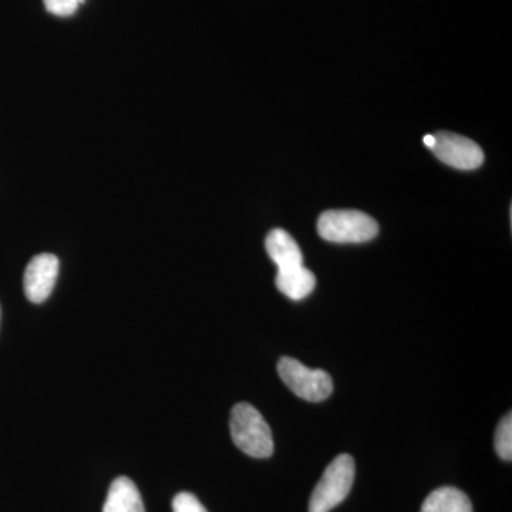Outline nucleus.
Segmentation results:
<instances>
[{
	"mask_svg": "<svg viewBox=\"0 0 512 512\" xmlns=\"http://www.w3.org/2000/svg\"><path fill=\"white\" fill-rule=\"evenodd\" d=\"M275 282L276 288L292 301H302L315 291L316 286L315 275L303 265L278 271Z\"/></svg>",
	"mask_w": 512,
	"mask_h": 512,
	"instance_id": "9",
	"label": "nucleus"
},
{
	"mask_svg": "<svg viewBox=\"0 0 512 512\" xmlns=\"http://www.w3.org/2000/svg\"><path fill=\"white\" fill-rule=\"evenodd\" d=\"M424 144H426L427 147L433 146L434 143V136L433 134H427V136H424L423 138Z\"/></svg>",
	"mask_w": 512,
	"mask_h": 512,
	"instance_id": "14",
	"label": "nucleus"
},
{
	"mask_svg": "<svg viewBox=\"0 0 512 512\" xmlns=\"http://www.w3.org/2000/svg\"><path fill=\"white\" fill-rule=\"evenodd\" d=\"M278 373L288 389L306 402H325L333 392V380L328 372L309 369L293 357L279 360Z\"/></svg>",
	"mask_w": 512,
	"mask_h": 512,
	"instance_id": "4",
	"label": "nucleus"
},
{
	"mask_svg": "<svg viewBox=\"0 0 512 512\" xmlns=\"http://www.w3.org/2000/svg\"><path fill=\"white\" fill-rule=\"evenodd\" d=\"M266 251L278 265V271L303 265V255L298 242L285 229L276 228L266 237Z\"/></svg>",
	"mask_w": 512,
	"mask_h": 512,
	"instance_id": "7",
	"label": "nucleus"
},
{
	"mask_svg": "<svg viewBox=\"0 0 512 512\" xmlns=\"http://www.w3.org/2000/svg\"><path fill=\"white\" fill-rule=\"evenodd\" d=\"M46 10L59 18H69L84 3V0H43Z\"/></svg>",
	"mask_w": 512,
	"mask_h": 512,
	"instance_id": "12",
	"label": "nucleus"
},
{
	"mask_svg": "<svg viewBox=\"0 0 512 512\" xmlns=\"http://www.w3.org/2000/svg\"><path fill=\"white\" fill-rule=\"evenodd\" d=\"M433 136L434 143L430 150L444 164L457 170H476L483 164V150L470 138L453 133H439Z\"/></svg>",
	"mask_w": 512,
	"mask_h": 512,
	"instance_id": "5",
	"label": "nucleus"
},
{
	"mask_svg": "<svg viewBox=\"0 0 512 512\" xmlns=\"http://www.w3.org/2000/svg\"><path fill=\"white\" fill-rule=\"evenodd\" d=\"M59 276V259L52 254H40L29 262L23 278L26 298L33 303H43L55 288Z\"/></svg>",
	"mask_w": 512,
	"mask_h": 512,
	"instance_id": "6",
	"label": "nucleus"
},
{
	"mask_svg": "<svg viewBox=\"0 0 512 512\" xmlns=\"http://www.w3.org/2000/svg\"><path fill=\"white\" fill-rule=\"evenodd\" d=\"M318 232L335 244H362L376 237L379 225L360 211H326L319 217Z\"/></svg>",
	"mask_w": 512,
	"mask_h": 512,
	"instance_id": "3",
	"label": "nucleus"
},
{
	"mask_svg": "<svg viewBox=\"0 0 512 512\" xmlns=\"http://www.w3.org/2000/svg\"><path fill=\"white\" fill-rule=\"evenodd\" d=\"M103 512H146L136 484L128 477H119L110 485Z\"/></svg>",
	"mask_w": 512,
	"mask_h": 512,
	"instance_id": "8",
	"label": "nucleus"
},
{
	"mask_svg": "<svg viewBox=\"0 0 512 512\" xmlns=\"http://www.w3.org/2000/svg\"><path fill=\"white\" fill-rule=\"evenodd\" d=\"M495 450L505 461L512 460V417L511 413L501 420L495 431Z\"/></svg>",
	"mask_w": 512,
	"mask_h": 512,
	"instance_id": "11",
	"label": "nucleus"
},
{
	"mask_svg": "<svg viewBox=\"0 0 512 512\" xmlns=\"http://www.w3.org/2000/svg\"><path fill=\"white\" fill-rule=\"evenodd\" d=\"M235 446L254 458H268L274 454V437L264 416L249 403H238L232 409L229 421Z\"/></svg>",
	"mask_w": 512,
	"mask_h": 512,
	"instance_id": "1",
	"label": "nucleus"
},
{
	"mask_svg": "<svg viewBox=\"0 0 512 512\" xmlns=\"http://www.w3.org/2000/svg\"><path fill=\"white\" fill-rule=\"evenodd\" d=\"M174 512H208L197 497L191 493H180L173 500Z\"/></svg>",
	"mask_w": 512,
	"mask_h": 512,
	"instance_id": "13",
	"label": "nucleus"
},
{
	"mask_svg": "<svg viewBox=\"0 0 512 512\" xmlns=\"http://www.w3.org/2000/svg\"><path fill=\"white\" fill-rule=\"evenodd\" d=\"M355 460L340 454L326 467L309 501V512H330L348 498L355 481Z\"/></svg>",
	"mask_w": 512,
	"mask_h": 512,
	"instance_id": "2",
	"label": "nucleus"
},
{
	"mask_svg": "<svg viewBox=\"0 0 512 512\" xmlns=\"http://www.w3.org/2000/svg\"><path fill=\"white\" fill-rule=\"evenodd\" d=\"M420 512H473V504L458 488L441 487L424 500Z\"/></svg>",
	"mask_w": 512,
	"mask_h": 512,
	"instance_id": "10",
	"label": "nucleus"
},
{
	"mask_svg": "<svg viewBox=\"0 0 512 512\" xmlns=\"http://www.w3.org/2000/svg\"><path fill=\"white\" fill-rule=\"evenodd\" d=\"M0 315H2V313H0Z\"/></svg>",
	"mask_w": 512,
	"mask_h": 512,
	"instance_id": "15",
	"label": "nucleus"
}]
</instances>
